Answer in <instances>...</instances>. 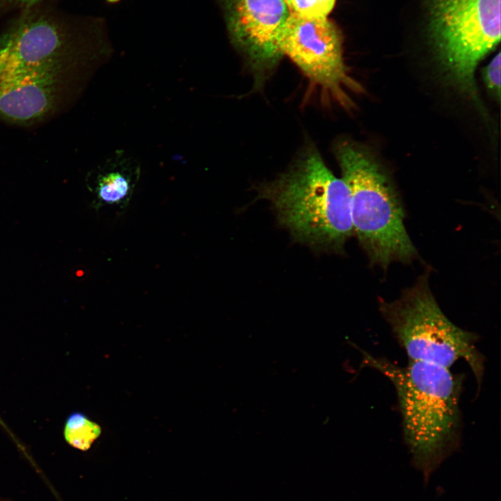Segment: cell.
<instances>
[{
  "instance_id": "obj_12",
  "label": "cell",
  "mask_w": 501,
  "mask_h": 501,
  "mask_svg": "<svg viewBox=\"0 0 501 501\" xmlns=\"http://www.w3.org/2000/svg\"><path fill=\"white\" fill-rule=\"evenodd\" d=\"M290 13L308 19L326 18L335 0H285Z\"/></svg>"
},
{
  "instance_id": "obj_11",
  "label": "cell",
  "mask_w": 501,
  "mask_h": 501,
  "mask_svg": "<svg viewBox=\"0 0 501 501\" xmlns=\"http://www.w3.org/2000/svg\"><path fill=\"white\" fill-rule=\"evenodd\" d=\"M101 427L82 413L70 414L64 426V437L68 444L80 450H88L101 434Z\"/></svg>"
},
{
  "instance_id": "obj_15",
  "label": "cell",
  "mask_w": 501,
  "mask_h": 501,
  "mask_svg": "<svg viewBox=\"0 0 501 501\" xmlns=\"http://www.w3.org/2000/svg\"><path fill=\"white\" fill-rule=\"evenodd\" d=\"M109 1H118V0H109Z\"/></svg>"
},
{
  "instance_id": "obj_9",
  "label": "cell",
  "mask_w": 501,
  "mask_h": 501,
  "mask_svg": "<svg viewBox=\"0 0 501 501\" xmlns=\"http://www.w3.org/2000/svg\"><path fill=\"white\" fill-rule=\"evenodd\" d=\"M69 70L46 68L0 76V120L31 125L54 113L61 101Z\"/></svg>"
},
{
  "instance_id": "obj_14",
  "label": "cell",
  "mask_w": 501,
  "mask_h": 501,
  "mask_svg": "<svg viewBox=\"0 0 501 501\" xmlns=\"http://www.w3.org/2000/svg\"><path fill=\"white\" fill-rule=\"evenodd\" d=\"M43 0H0V16L14 9H26L38 5Z\"/></svg>"
},
{
  "instance_id": "obj_3",
  "label": "cell",
  "mask_w": 501,
  "mask_h": 501,
  "mask_svg": "<svg viewBox=\"0 0 501 501\" xmlns=\"http://www.w3.org/2000/svg\"><path fill=\"white\" fill-rule=\"evenodd\" d=\"M351 196L353 234L370 262L385 269L418 256L404 225V212L390 178L361 148L342 143L335 149Z\"/></svg>"
},
{
  "instance_id": "obj_2",
  "label": "cell",
  "mask_w": 501,
  "mask_h": 501,
  "mask_svg": "<svg viewBox=\"0 0 501 501\" xmlns=\"http://www.w3.org/2000/svg\"><path fill=\"white\" fill-rule=\"evenodd\" d=\"M260 195L271 203L279 222L303 243L339 251L353 234L349 188L313 148L264 185Z\"/></svg>"
},
{
  "instance_id": "obj_13",
  "label": "cell",
  "mask_w": 501,
  "mask_h": 501,
  "mask_svg": "<svg viewBox=\"0 0 501 501\" xmlns=\"http://www.w3.org/2000/svg\"><path fill=\"white\" fill-rule=\"evenodd\" d=\"M500 56L499 51L482 71V79L487 90L498 102L500 100Z\"/></svg>"
},
{
  "instance_id": "obj_7",
  "label": "cell",
  "mask_w": 501,
  "mask_h": 501,
  "mask_svg": "<svg viewBox=\"0 0 501 501\" xmlns=\"http://www.w3.org/2000/svg\"><path fill=\"white\" fill-rule=\"evenodd\" d=\"M280 50L312 84L328 91L343 106L351 102L350 92L361 90L344 63L340 31L326 17L308 19L290 13L281 34Z\"/></svg>"
},
{
  "instance_id": "obj_6",
  "label": "cell",
  "mask_w": 501,
  "mask_h": 501,
  "mask_svg": "<svg viewBox=\"0 0 501 501\" xmlns=\"http://www.w3.org/2000/svg\"><path fill=\"white\" fill-rule=\"evenodd\" d=\"M78 42L73 24L61 13L38 5L24 9L0 35V75L70 70L77 61Z\"/></svg>"
},
{
  "instance_id": "obj_4",
  "label": "cell",
  "mask_w": 501,
  "mask_h": 501,
  "mask_svg": "<svg viewBox=\"0 0 501 501\" xmlns=\"http://www.w3.org/2000/svg\"><path fill=\"white\" fill-rule=\"evenodd\" d=\"M422 275L399 298L381 301L379 310L408 359L450 368L459 360L470 367L480 388L485 358L477 347L478 336L452 322L436 302Z\"/></svg>"
},
{
  "instance_id": "obj_5",
  "label": "cell",
  "mask_w": 501,
  "mask_h": 501,
  "mask_svg": "<svg viewBox=\"0 0 501 501\" xmlns=\"http://www.w3.org/2000/svg\"><path fill=\"white\" fill-rule=\"evenodd\" d=\"M430 44L440 65L475 101L479 63L499 44L500 0H424Z\"/></svg>"
},
{
  "instance_id": "obj_10",
  "label": "cell",
  "mask_w": 501,
  "mask_h": 501,
  "mask_svg": "<svg viewBox=\"0 0 501 501\" xmlns=\"http://www.w3.org/2000/svg\"><path fill=\"white\" fill-rule=\"evenodd\" d=\"M140 175V167L123 152H116L95 173L93 192L101 205L123 206L129 200Z\"/></svg>"
},
{
  "instance_id": "obj_8",
  "label": "cell",
  "mask_w": 501,
  "mask_h": 501,
  "mask_svg": "<svg viewBox=\"0 0 501 501\" xmlns=\"http://www.w3.org/2000/svg\"><path fill=\"white\" fill-rule=\"evenodd\" d=\"M224 8L234 45L255 71L272 68L283 56L280 40L290 14L285 0H224Z\"/></svg>"
},
{
  "instance_id": "obj_1",
  "label": "cell",
  "mask_w": 501,
  "mask_h": 501,
  "mask_svg": "<svg viewBox=\"0 0 501 501\" xmlns=\"http://www.w3.org/2000/svg\"><path fill=\"white\" fill-rule=\"evenodd\" d=\"M361 352L363 363L394 385L412 465L427 482L460 445L463 377L430 363L409 360L407 365L399 366Z\"/></svg>"
}]
</instances>
